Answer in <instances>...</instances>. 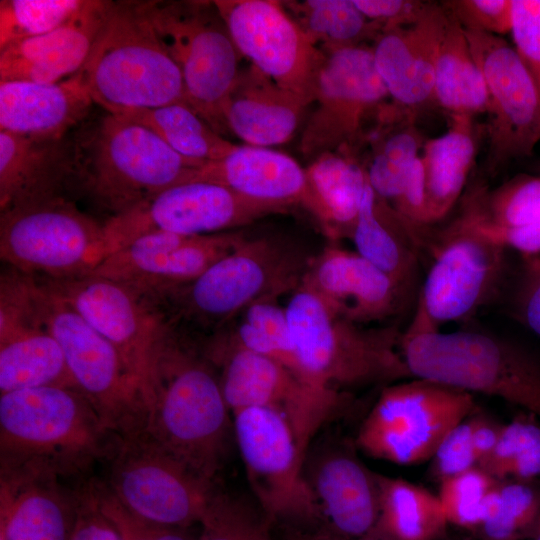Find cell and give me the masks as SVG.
Instances as JSON below:
<instances>
[{
  "instance_id": "cell-27",
  "label": "cell",
  "mask_w": 540,
  "mask_h": 540,
  "mask_svg": "<svg viewBox=\"0 0 540 540\" xmlns=\"http://www.w3.org/2000/svg\"><path fill=\"white\" fill-rule=\"evenodd\" d=\"M93 103L80 72L55 83L0 82V130L60 141Z\"/></svg>"
},
{
  "instance_id": "cell-35",
  "label": "cell",
  "mask_w": 540,
  "mask_h": 540,
  "mask_svg": "<svg viewBox=\"0 0 540 540\" xmlns=\"http://www.w3.org/2000/svg\"><path fill=\"white\" fill-rule=\"evenodd\" d=\"M380 509L370 540H435L448 524L437 495L399 477L378 473Z\"/></svg>"
},
{
  "instance_id": "cell-9",
  "label": "cell",
  "mask_w": 540,
  "mask_h": 540,
  "mask_svg": "<svg viewBox=\"0 0 540 540\" xmlns=\"http://www.w3.org/2000/svg\"><path fill=\"white\" fill-rule=\"evenodd\" d=\"M475 410L472 393L428 379L386 385L357 431L360 451L397 465L430 460L444 437Z\"/></svg>"
},
{
  "instance_id": "cell-51",
  "label": "cell",
  "mask_w": 540,
  "mask_h": 540,
  "mask_svg": "<svg viewBox=\"0 0 540 540\" xmlns=\"http://www.w3.org/2000/svg\"><path fill=\"white\" fill-rule=\"evenodd\" d=\"M513 308L519 321L540 337V259L532 257L526 265Z\"/></svg>"
},
{
  "instance_id": "cell-24",
  "label": "cell",
  "mask_w": 540,
  "mask_h": 540,
  "mask_svg": "<svg viewBox=\"0 0 540 540\" xmlns=\"http://www.w3.org/2000/svg\"><path fill=\"white\" fill-rule=\"evenodd\" d=\"M302 282L334 313L360 325L394 314L406 293L359 253L334 245L311 258Z\"/></svg>"
},
{
  "instance_id": "cell-53",
  "label": "cell",
  "mask_w": 540,
  "mask_h": 540,
  "mask_svg": "<svg viewBox=\"0 0 540 540\" xmlns=\"http://www.w3.org/2000/svg\"><path fill=\"white\" fill-rule=\"evenodd\" d=\"M502 425L485 416L473 417L472 442L478 465L494 450Z\"/></svg>"
},
{
  "instance_id": "cell-36",
  "label": "cell",
  "mask_w": 540,
  "mask_h": 540,
  "mask_svg": "<svg viewBox=\"0 0 540 540\" xmlns=\"http://www.w3.org/2000/svg\"><path fill=\"white\" fill-rule=\"evenodd\" d=\"M448 16L435 64L433 98L452 115L472 116L487 111L488 91L464 29Z\"/></svg>"
},
{
  "instance_id": "cell-45",
  "label": "cell",
  "mask_w": 540,
  "mask_h": 540,
  "mask_svg": "<svg viewBox=\"0 0 540 540\" xmlns=\"http://www.w3.org/2000/svg\"><path fill=\"white\" fill-rule=\"evenodd\" d=\"M497 481L478 466L441 481L437 496L448 523L478 529L485 500Z\"/></svg>"
},
{
  "instance_id": "cell-28",
  "label": "cell",
  "mask_w": 540,
  "mask_h": 540,
  "mask_svg": "<svg viewBox=\"0 0 540 540\" xmlns=\"http://www.w3.org/2000/svg\"><path fill=\"white\" fill-rule=\"evenodd\" d=\"M74 178L72 142L0 130V213L63 197Z\"/></svg>"
},
{
  "instance_id": "cell-50",
  "label": "cell",
  "mask_w": 540,
  "mask_h": 540,
  "mask_svg": "<svg viewBox=\"0 0 540 540\" xmlns=\"http://www.w3.org/2000/svg\"><path fill=\"white\" fill-rule=\"evenodd\" d=\"M69 540H122L117 528L100 511L89 489L74 504Z\"/></svg>"
},
{
  "instance_id": "cell-14",
  "label": "cell",
  "mask_w": 540,
  "mask_h": 540,
  "mask_svg": "<svg viewBox=\"0 0 540 540\" xmlns=\"http://www.w3.org/2000/svg\"><path fill=\"white\" fill-rule=\"evenodd\" d=\"M216 357L231 414L251 407L277 411L289 421L304 456L319 432L350 405L347 392L312 385L278 361L229 339L218 346Z\"/></svg>"
},
{
  "instance_id": "cell-55",
  "label": "cell",
  "mask_w": 540,
  "mask_h": 540,
  "mask_svg": "<svg viewBox=\"0 0 540 540\" xmlns=\"http://www.w3.org/2000/svg\"><path fill=\"white\" fill-rule=\"evenodd\" d=\"M530 540H540V520L532 534V537Z\"/></svg>"
},
{
  "instance_id": "cell-21",
  "label": "cell",
  "mask_w": 540,
  "mask_h": 540,
  "mask_svg": "<svg viewBox=\"0 0 540 540\" xmlns=\"http://www.w3.org/2000/svg\"><path fill=\"white\" fill-rule=\"evenodd\" d=\"M247 238L243 231L207 235L152 231L110 254L89 275L122 283L154 299L194 281Z\"/></svg>"
},
{
  "instance_id": "cell-44",
  "label": "cell",
  "mask_w": 540,
  "mask_h": 540,
  "mask_svg": "<svg viewBox=\"0 0 540 540\" xmlns=\"http://www.w3.org/2000/svg\"><path fill=\"white\" fill-rule=\"evenodd\" d=\"M420 146V136L412 128L395 132L382 141L366 171L374 193L392 208L406 190Z\"/></svg>"
},
{
  "instance_id": "cell-16",
  "label": "cell",
  "mask_w": 540,
  "mask_h": 540,
  "mask_svg": "<svg viewBox=\"0 0 540 540\" xmlns=\"http://www.w3.org/2000/svg\"><path fill=\"white\" fill-rule=\"evenodd\" d=\"M43 280L113 344L137 380L143 403L172 337L154 301L127 285L94 275Z\"/></svg>"
},
{
  "instance_id": "cell-42",
  "label": "cell",
  "mask_w": 540,
  "mask_h": 540,
  "mask_svg": "<svg viewBox=\"0 0 540 540\" xmlns=\"http://www.w3.org/2000/svg\"><path fill=\"white\" fill-rule=\"evenodd\" d=\"M197 540H275L273 526L258 505L214 490Z\"/></svg>"
},
{
  "instance_id": "cell-18",
  "label": "cell",
  "mask_w": 540,
  "mask_h": 540,
  "mask_svg": "<svg viewBox=\"0 0 540 540\" xmlns=\"http://www.w3.org/2000/svg\"><path fill=\"white\" fill-rule=\"evenodd\" d=\"M242 57L307 105L315 101L326 53L274 0H214Z\"/></svg>"
},
{
  "instance_id": "cell-13",
  "label": "cell",
  "mask_w": 540,
  "mask_h": 540,
  "mask_svg": "<svg viewBox=\"0 0 540 540\" xmlns=\"http://www.w3.org/2000/svg\"><path fill=\"white\" fill-rule=\"evenodd\" d=\"M232 421L250 489L272 526L318 527L316 504L303 476L305 456L289 421L261 407L236 411Z\"/></svg>"
},
{
  "instance_id": "cell-17",
  "label": "cell",
  "mask_w": 540,
  "mask_h": 540,
  "mask_svg": "<svg viewBox=\"0 0 540 540\" xmlns=\"http://www.w3.org/2000/svg\"><path fill=\"white\" fill-rule=\"evenodd\" d=\"M110 489L136 516L162 526L199 524L215 490L140 428L124 434Z\"/></svg>"
},
{
  "instance_id": "cell-11",
  "label": "cell",
  "mask_w": 540,
  "mask_h": 540,
  "mask_svg": "<svg viewBox=\"0 0 540 540\" xmlns=\"http://www.w3.org/2000/svg\"><path fill=\"white\" fill-rule=\"evenodd\" d=\"M432 245V261L409 330L436 331L445 323L470 319L502 281L505 248L463 214Z\"/></svg>"
},
{
  "instance_id": "cell-22",
  "label": "cell",
  "mask_w": 540,
  "mask_h": 540,
  "mask_svg": "<svg viewBox=\"0 0 540 540\" xmlns=\"http://www.w3.org/2000/svg\"><path fill=\"white\" fill-rule=\"evenodd\" d=\"M60 386L78 389L34 296V279L15 269L0 278V393Z\"/></svg>"
},
{
  "instance_id": "cell-19",
  "label": "cell",
  "mask_w": 540,
  "mask_h": 540,
  "mask_svg": "<svg viewBox=\"0 0 540 540\" xmlns=\"http://www.w3.org/2000/svg\"><path fill=\"white\" fill-rule=\"evenodd\" d=\"M488 91L490 122L487 167L494 172L529 157L540 141V97L515 48L502 37L465 30Z\"/></svg>"
},
{
  "instance_id": "cell-12",
  "label": "cell",
  "mask_w": 540,
  "mask_h": 540,
  "mask_svg": "<svg viewBox=\"0 0 540 540\" xmlns=\"http://www.w3.org/2000/svg\"><path fill=\"white\" fill-rule=\"evenodd\" d=\"M34 296L78 390L110 430L125 434L136 429L143 412L141 390L117 349L44 280L35 277Z\"/></svg>"
},
{
  "instance_id": "cell-26",
  "label": "cell",
  "mask_w": 540,
  "mask_h": 540,
  "mask_svg": "<svg viewBox=\"0 0 540 540\" xmlns=\"http://www.w3.org/2000/svg\"><path fill=\"white\" fill-rule=\"evenodd\" d=\"M112 1L85 0L66 23L0 50V82L55 83L78 73L107 18Z\"/></svg>"
},
{
  "instance_id": "cell-1",
  "label": "cell",
  "mask_w": 540,
  "mask_h": 540,
  "mask_svg": "<svg viewBox=\"0 0 540 540\" xmlns=\"http://www.w3.org/2000/svg\"><path fill=\"white\" fill-rule=\"evenodd\" d=\"M220 380L171 337L143 398L139 428L214 485L233 431Z\"/></svg>"
},
{
  "instance_id": "cell-52",
  "label": "cell",
  "mask_w": 540,
  "mask_h": 540,
  "mask_svg": "<svg viewBox=\"0 0 540 540\" xmlns=\"http://www.w3.org/2000/svg\"><path fill=\"white\" fill-rule=\"evenodd\" d=\"M358 10L382 31L411 22L425 2L406 0H352Z\"/></svg>"
},
{
  "instance_id": "cell-2",
  "label": "cell",
  "mask_w": 540,
  "mask_h": 540,
  "mask_svg": "<svg viewBox=\"0 0 540 540\" xmlns=\"http://www.w3.org/2000/svg\"><path fill=\"white\" fill-rule=\"evenodd\" d=\"M300 377L324 389L389 385L412 378L396 327L366 328L334 313L302 281L285 307Z\"/></svg>"
},
{
  "instance_id": "cell-48",
  "label": "cell",
  "mask_w": 540,
  "mask_h": 540,
  "mask_svg": "<svg viewBox=\"0 0 540 540\" xmlns=\"http://www.w3.org/2000/svg\"><path fill=\"white\" fill-rule=\"evenodd\" d=\"M511 32L540 97V0H512Z\"/></svg>"
},
{
  "instance_id": "cell-23",
  "label": "cell",
  "mask_w": 540,
  "mask_h": 540,
  "mask_svg": "<svg viewBox=\"0 0 540 540\" xmlns=\"http://www.w3.org/2000/svg\"><path fill=\"white\" fill-rule=\"evenodd\" d=\"M355 443L316 437L303 461V476L316 504L319 528L350 539L366 538L380 509L378 473L357 455Z\"/></svg>"
},
{
  "instance_id": "cell-20",
  "label": "cell",
  "mask_w": 540,
  "mask_h": 540,
  "mask_svg": "<svg viewBox=\"0 0 540 540\" xmlns=\"http://www.w3.org/2000/svg\"><path fill=\"white\" fill-rule=\"evenodd\" d=\"M325 53L314 101L317 106L300 141L302 154L313 159L341 152L357 137L367 113L389 95L373 49L356 45Z\"/></svg>"
},
{
  "instance_id": "cell-46",
  "label": "cell",
  "mask_w": 540,
  "mask_h": 540,
  "mask_svg": "<svg viewBox=\"0 0 540 540\" xmlns=\"http://www.w3.org/2000/svg\"><path fill=\"white\" fill-rule=\"evenodd\" d=\"M100 511L113 523L122 540H197L187 528L162 526L144 520L129 511L110 488H89Z\"/></svg>"
},
{
  "instance_id": "cell-40",
  "label": "cell",
  "mask_w": 540,
  "mask_h": 540,
  "mask_svg": "<svg viewBox=\"0 0 540 540\" xmlns=\"http://www.w3.org/2000/svg\"><path fill=\"white\" fill-rule=\"evenodd\" d=\"M540 520V479L498 480L484 503L482 540L531 539Z\"/></svg>"
},
{
  "instance_id": "cell-37",
  "label": "cell",
  "mask_w": 540,
  "mask_h": 540,
  "mask_svg": "<svg viewBox=\"0 0 540 540\" xmlns=\"http://www.w3.org/2000/svg\"><path fill=\"white\" fill-rule=\"evenodd\" d=\"M118 116L151 130L179 155L200 162L221 159L236 146L185 104L129 111Z\"/></svg>"
},
{
  "instance_id": "cell-15",
  "label": "cell",
  "mask_w": 540,
  "mask_h": 540,
  "mask_svg": "<svg viewBox=\"0 0 540 540\" xmlns=\"http://www.w3.org/2000/svg\"><path fill=\"white\" fill-rule=\"evenodd\" d=\"M290 206L257 200L221 184L189 181L167 188L104 222L108 256L134 238L168 231L207 235L231 231ZM107 256V257H108Z\"/></svg>"
},
{
  "instance_id": "cell-39",
  "label": "cell",
  "mask_w": 540,
  "mask_h": 540,
  "mask_svg": "<svg viewBox=\"0 0 540 540\" xmlns=\"http://www.w3.org/2000/svg\"><path fill=\"white\" fill-rule=\"evenodd\" d=\"M285 9L323 51L360 45L381 27L368 20L352 0L283 1ZM322 49V48H321Z\"/></svg>"
},
{
  "instance_id": "cell-47",
  "label": "cell",
  "mask_w": 540,
  "mask_h": 540,
  "mask_svg": "<svg viewBox=\"0 0 540 540\" xmlns=\"http://www.w3.org/2000/svg\"><path fill=\"white\" fill-rule=\"evenodd\" d=\"M440 4L465 30L498 36L511 31L512 0H448Z\"/></svg>"
},
{
  "instance_id": "cell-3",
  "label": "cell",
  "mask_w": 540,
  "mask_h": 540,
  "mask_svg": "<svg viewBox=\"0 0 540 540\" xmlns=\"http://www.w3.org/2000/svg\"><path fill=\"white\" fill-rule=\"evenodd\" d=\"M72 143L74 180L109 217L186 182L204 164L179 155L146 127L107 112Z\"/></svg>"
},
{
  "instance_id": "cell-8",
  "label": "cell",
  "mask_w": 540,
  "mask_h": 540,
  "mask_svg": "<svg viewBox=\"0 0 540 540\" xmlns=\"http://www.w3.org/2000/svg\"><path fill=\"white\" fill-rule=\"evenodd\" d=\"M311 258L273 237H248L194 281L157 297L186 320L222 325L249 305L278 298L301 283Z\"/></svg>"
},
{
  "instance_id": "cell-25",
  "label": "cell",
  "mask_w": 540,
  "mask_h": 540,
  "mask_svg": "<svg viewBox=\"0 0 540 540\" xmlns=\"http://www.w3.org/2000/svg\"><path fill=\"white\" fill-rule=\"evenodd\" d=\"M449 16L426 3L409 23L382 31L373 49L375 65L390 96L404 106L433 97L435 64Z\"/></svg>"
},
{
  "instance_id": "cell-6",
  "label": "cell",
  "mask_w": 540,
  "mask_h": 540,
  "mask_svg": "<svg viewBox=\"0 0 540 540\" xmlns=\"http://www.w3.org/2000/svg\"><path fill=\"white\" fill-rule=\"evenodd\" d=\"M181 72L185 103L219 134L223 105L242 58L213 1H138Z\"/></svg>"
},
{
  "instance_id": "cell-30",
  "label": "cell",
  "mask_w": 540,
  "mask_h": 540,
  "mask_svg": "<svg viewBox=\"0 0 540 540\" xmlns=\"http://www.w3.org/2000/svg\"><path fill=\"white\" fill-rule=\"evenodd\" d=\"M224 185L247 197L305 208L306 171L282 152L254 145H236L221 159L195 168L188 181Z\"/></svg>"
},
{
  "instance_id": "cell-43",
  "label": "cell",
  "mask_w": 540,
  "mask_h": 540,
  "mask_svg": "<svg viewBox=\"0 0 540 540\" xmlns=\"http://www.w3.org/2000/svg\"><path fill=\"white\" fill-rule=\"evenodd\" d=\"M84 3L85 0H1L0 50L57 29Z\"/></svg>"
},
{
  "instance_id": "cell-31",
  "label": "cell",
  "mask_w": 540,
  "mask_h": 540,
  "mask_svg": "<svg viewBox=\"0 0 540 540\" xmlns=\"http://www.w3.org/2000/svg\"><path fill=\"white\" fill-rule=\"evenodd\" d=\"M308 105L252 64L240 69L224 105L228 131L248 145L270 147L288 142Z\"/></svg>"
},
{
  "instance_id": "cell-10",
  "label": "cell",
  "mask_w": 540,
  "mask_h": 540,
  "mask_svg": "<svg viewBox=\"0 0 540 540\" xmlns=\"http://www.w3.org/2000/svg\"><path fill=\"white\" fill-rule=\"evenodd\" d=\"M108 255L104 223L63 197L0 213V257L43 279L89 275Z\"/></svg>"
},
{
  "instance_id": "cell-5",
  "label": "cell",
  "mask_w": 540,
  "mask_h": 540,
  "mask_svg": "<svg viewBox=\"0 0 540 540\" xmlns=\"http://www.w3.org/2000/svg\"><path fill=\"white\" fill-rule=\"evenodd\" d=\"M79 72L93 102L110 114L186 105L181 72L138 1H112Z\"/></svg>"
},
{
  "instance_id": "cell-49",
  "label": "cell",
  "mask_w": 540,
  "mask_h": 540,
  "mask_svg": "<svg viewBox=\"0 0 540 540\" xmlns=\"http://www.w3.org/2000/svg\"><path fill=\"white\" fill-rule=\"evenodd\" d=\"M473 417L457 424L434 452L431 474L439 483L478 466L472 442Z\"/></svg>"
},
{
  "instance_id": "cell-41",
  "label": "cell",
  "mask_w": 540,
  "mask_h": 540,
  "mask_svg": "<svg viewBox=\"0 0 540 540\" xmlns=\"http://www.w3.org/2000/svg\"><path fill=\"white\" fill-rule=\"evenodd\" d=\"M478 467L496 480L540 479V420L523 411L503 424L494 450Z\"/></svg>"
},
{
  "instance_id": "cell-4",
  "label": "cell",
  "mask_w": 540,
  "mask_h": 540,
  "mask_svg": "<svg viewBox=\"0 0 540 540\" xmlns=\"http://www.w3.org/2000/svg\"><path fill=\"white\" fill-rule=\"evenodd\" d=\"M400 351L412 378L494 396L540 420V359L517 343L473 329H406Z\"/></svg>"
},
{
  "instance_id": "cell-54",
  "label": "cell",
  "mask_w": 540,
  "mask_h": 540,
  "mask_svg": "<svg viewBox=\"0 0 540 540\" xmlns=\"http://www.w3.org/2000/svg\"><path fill=\"white\" fill-rule=\"evenodd\" d=\"M273 528L278 530V539L275 537V540H370L366 538H344L327 532L319 527L304 528L295 526H276Z\"/></svg>"
},
{
  "instance_id": "cell-7",
  "label": "cell",
  "mask_w": 540,
  "mask_h": 540,
  "mask_svg": "<svg viewBox=\"0 0 540 540\" xmlns=\"http://www.w3.org/2000/svg\"><path fill=\"white\" fill-rule=\"evenodd\" d=\"M110 430L78 390L44 386L0 395L2 466L54 470L60 460H82L100 448Z\"/></svg>"
},
{
  "instance_id": "cell-32",
  "label": "cell",
  "mask_w": 540,
  "mask_h": 540,
  "mask_svg": "<svg viewBox=\"0 0 540 540\" xmlns=\"http://www.w3.org/2000/svg\"><path fill=\"white\" fill-rule=\"evenodd\" d=\"M349 238L357 253L407 291L417 271L423 234L380 199L369 183Z\"/></svg>"
},
{
  "instance_id": "cell-33",
  "label": "cell",
  "mask_w": 540,
  "mask_h": 540,
  "mask_svg": "<svg viewBox=\"0 0 540 540\" xmlns=\"http://www.w3.org/2000/svg\"><path fill=\"white\" fill-rule=\"evenodd\" d=\"M305 171V209L332 241L349 238L368 183L366 170L341 152H327L313 159Z\"/></svg>"
},
{
  "instance_id": "cell-29",
  "label": "cell",
  "mask_w": 540,
  "mask_h": 540,
  "mask_svg": "<svg viewBox=\"0 0 540 540\" xmlns=\"http://www.w3.org/2000/svg\"><path fill=\"white\" fill-rule=\"evenodd\" d=\"M0 537L4 540H69L74 508L53 482V470L22 466L2 470Z\"/></svg>"
},
{
  "instance_id": "cell-34",
  "label": "cell",
  "mask_w": 540,
  "mask_h": 540,
  "mask_svg": "<svg viewBox=\"0 0 540 540\" xmlns=\"http://www.w3.org/2000/svg\"><path fill=\"white\" fill-rule=\"evenodd\" d=\"M472 124L469 115H453L449 130L424 145L426 226L443 219L462 193L477 149Z\"/></svg>"
},
{
  "instance_id": "cell-38",
  "label": "cell",
  "mask_w": 540,
  "mask_h": 540,
  "mask_svg": "<svg viewBox=\"0 0 540 540\" xmlns=\"http://www.w3.org/2000/svg\"><path fill=\"white\" fill-rule=\"evenodd\" d=\"M462 214L485 235L540 228V177L519 174L493 191L478 190Z\"/></svg>"
}]
</instances>
